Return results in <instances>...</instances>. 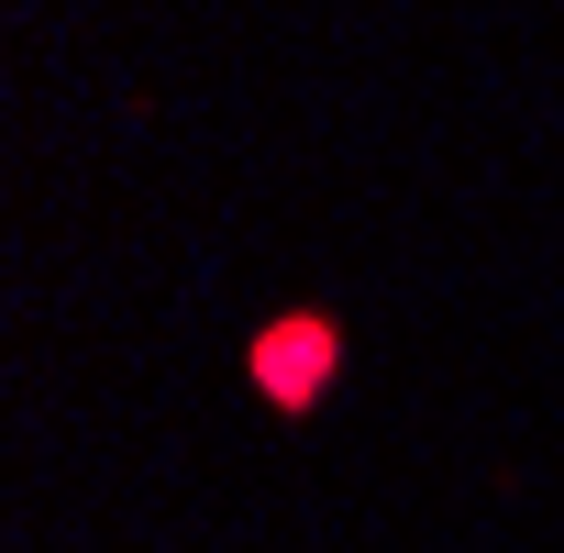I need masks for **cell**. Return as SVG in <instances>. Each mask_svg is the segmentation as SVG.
Listing matches in <instances>:
<instances>
[]
</instances>
